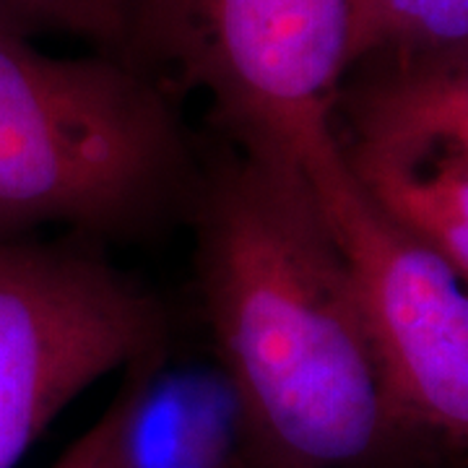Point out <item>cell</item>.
<instances>
[{
  "label": "cell",
  "mask_w": 468,
  "mask_h": 468,
  "mask_svg": "<svg viewBox=\"0 0 468 468\" xmlns=\"http://www.w3.org/2000/svg\"><path fill=\"white\" fill-rule=\"evenodd\" d=\"M165 84L112 55L55 58L0 24V232L131 234L193 201Z\"/></svg>",
  "instance_id": "cell-2"
},
{
  "label": "cell",
  "mask_w": 468,
  "mask_h": 468,
  "mask_svg": "<svg viewBox=\"0 0 468 468\" xmlns=\"http://www.w3.org/2000/svg\"><path fill=\"white\" fill-rule=\"evenodd\" d=\"M128 63L169 68L234 149L315 183L344 159L338 107L356 68L354 0H144Z\"/></svg>",
  "instance_id": "cell-3"
},
{
  "label": "cell",
  "mask_w": 468,
  "mask_h": 468,
  "mask_svg": "<svg viewBox=\"0 0 468 468\" xmlns=\"http://www.w3.org/2000/svg\"><path fill=\"white\" fill-rule=\"evenodd\" d=\"M385 60L367 84L344 91L349 122L448 135L468 149V48Z\"/></svg>",
  "instance_id": "cell-7"
},
{
  "label": "cell",
  "mask_w": 468,
  "mask_h": 468,
  "mask_svg": "<svg viewBox=\"0 0 468 468\" xmlns=\"http://www.w3.org/2000/svg\"><path fill=\"white\" fill-rule=\"evenodd\" d=\"M214 356L266 468H406L419 448L385 385L346 258L307 175L234 149L193 193Z\"/></svg>",
  "instance_id": "cell-1"
},
{
  "label": "cell",
  "mask_w": 468,
  "mask_h": 468,
  "mask_svg": "<svg viewBox=\"0 0 468 468\" xmlns=\"http://www.w3.org/2000/svg\"><path fill=\"white\" fill-rule=\"evenodd\" d=\"M356 66L468 48V0H354Z\"/></svg>",
  "instance_id": "cell-8"
},
{
  "label": "cell",
  "mask_w": 468,
  "mask_h": 468,
  "mask_svg": "<svg viewBox=\"0 0 468 468\" xmlns=\"http://www.w3.org/2000/svg\"><path fill=\"white\" fill-rule=\"evenodd\" d=\"M313 187L346 258L403 427L419 442L468 455V286L369 198L346 156Z\"/></svg>",
  "instance_id": "cell-5"
},
{
  "label": "cell",
  "mask_w": 468,
  "mask_h": 468,
  "mask_svg": "<svg viewBox=\"0 0 468 468\" xmlns=\"http://www.w3.org/2000/svg\"><path fill=\"white\" fill-rule=\"evenodd\" d=\"M229 468H266L261 461H258V455H255V448H250V451L245 452V455H239L237 461H234L232 466Z\"/></svg>",
  "instance_id": "cell-11"
},
{
  "label": "cell",
  "mask_w": 468,
  "mask_h": 468,
  "mask_svg": "<svg viewBox=\"0 0 468 468\" xmlns=\"http://www.w3.org/2000/svg\"><path fill=\"white\" fill-rule=\"evenodd\" d=\"M0 24H3V27H11V29H16V27H14V24H11V21H8V16H5V8H3V0H0ZM18 32V29H16ZM24 34V32H21Z\"/></svg>",
  "instance_id": "cell-12"
},
{
  "label": "cell",
  "mask_w": 468,
  "mask_h": 468,
  "mask_svg": "<svg viewBox=\"0 0 468 468\" xmlns=\"http://www.w3.org/2000/svg\"><path fill=\"white\" fill-rule=\"evenodd\" d=\"M5 16L18 32H68L84 37L128 63L144 0H3Z\"/></svg>",
  "instance_id": "cell-9"
},
{
  "label": "cell",
  "mask_w": 468,
  "mask_h": 468,
  "mask_svg": "<svg viewBox=\"0 0 468 468\" xmlns=\"http://www.w3.org/2000/svg\"><path fill=\"white\" fill-rule=\"evenodd\" d=\"M169 338L149 289L100 250L0 232V468L104 375Z\"/></svg>",
  "instance_id": "cell-4"
},
{
  "label": "cell",
  "mask_w": 468,
  "mask_h": 468,
  "mask_svg": "<svg viewBox=\"0 0 468 468\" xmlns=\"http://www.w3.org/2000/svg\"><path fill=\"white\" fill-rule=\"evenodd\" d=\"M341 149L369 198L430 245L468 286L466 146L427 131L349 122Z\"/></svg>",
  "instance_id": "cell-6"
},
{
  "label": "cell",
  "mask_w": 468,
  "mask_h": 468,
  "mask_svg": "<svg viewBox=\"0 0 468 468\" xmlns=\"http://www.w3.org/2000/svg\"><path fill=\"white\" fill-rule=\"evenodd\" d=\"M120 417H122V393L117 388L101 417L58 458L52 468H117Z\"/></svg>",
  "instance_id": "cell-10"
}]
</instances>
